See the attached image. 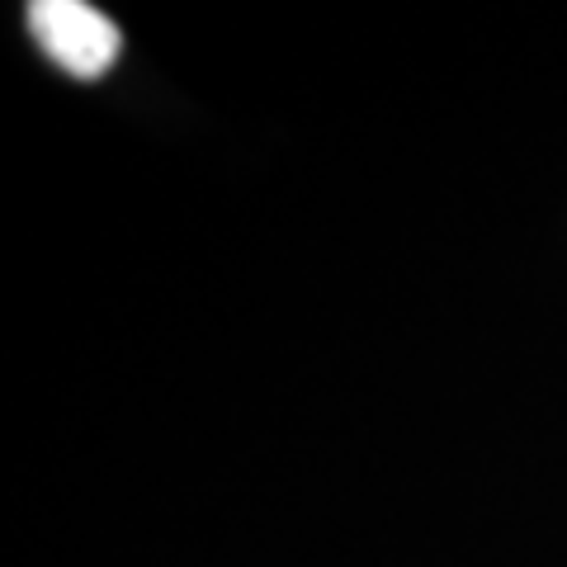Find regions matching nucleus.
Wrapping results in <instances>:
<instances>
[{
  "mask_svg": "<svg viewBox=\"0 0 567 567\" xmlns=\"http://www.w3.org/2000/svg\"><path fill=\"white\" fill-rule=\"evenodd\" d=\"M29 33L39 39V48L48 58L76 81L104 76L123 48L114 20H104L100 10L81 6V0H33Z\"/></svg>",
  "mask_w": 567,
  "mask_h": 567,
  "instance_id": "nucleus-1",
  "label": "nucleus"
}]
</instances>
